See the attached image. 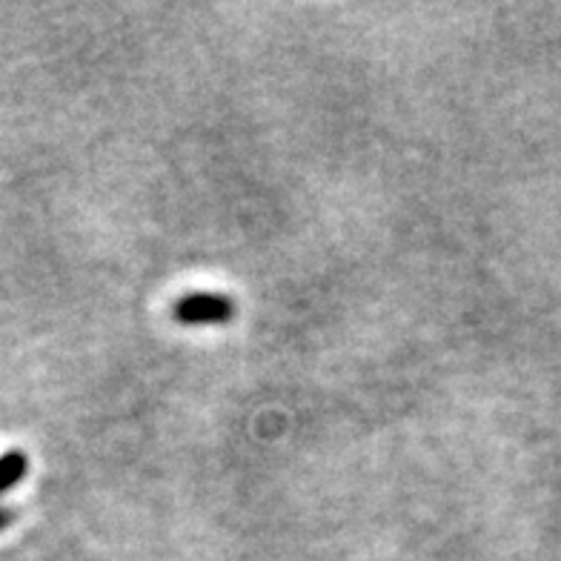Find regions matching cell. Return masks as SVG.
Returning a JSON list of instances; mask_svg holds the SVG:
<instances>
[{
    "label": "cell",
    "mask_w": 561,
    "mask_h": 561,
    "mask_svg": "<svg viewBox=\"0 0 561 561\" xmlns=\"http://www.w3.org/2000/svg\"><path fill=\"white\" fill-rule=\"evenodd\" d=\"M12 518H15V516H12V513H7V510H0V530H3V527H7L9 522H12Z\"/></svg>",
    "instance_id": "cell-3"
},
{
    "label": "cell",
    "mask_w": 561,
    "mask_h": 561,
    "mask_svg": "<svg viewBox=\"0 0 561 561\" xmlns=\"http://www.w3.org/2000/svg\"><path fill=\"white\" fill-rule=\"evenodd\" d=\"M30 470V458L23 450H9L0 456V493H7L26 476Z\"/></svg>",
    "instance_id": "cell-2"
},
{
    "label": "cell",
    "mask_w": 561,
    "mask_h": 561,
    "mask_svg": "<svg viewBox=\"0 0 561 561\" xmlns=\"http://www.w3.org/2000/svg\"><path fill=\"white\" fill-rule=\"evenodd\" d=\"M172 312L186 327L227 324L236 316V301L224 293H213V289H195V293L178 298Z\"/></svg>",
    "instance_id": "cell-1"
}]
</instances>
